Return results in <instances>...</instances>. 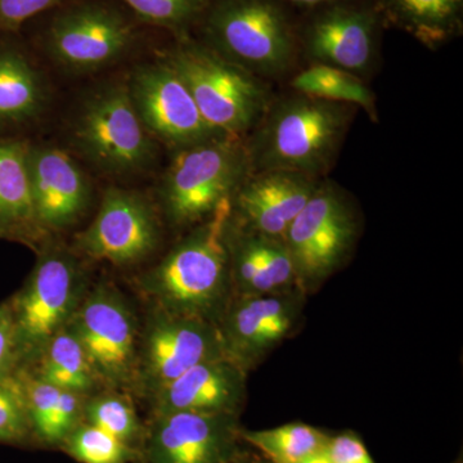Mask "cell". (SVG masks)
<instances>
[{
	"label": "cell",
	"instance_id": "13",
	"mask_svg": "<svg viewBox=\"0 0 463 463\" xmlns=\"http://www.w3.org/2000/svg\"><path fill=\"white\" fill-rule=\"evenodd\" d=\"M303 291L294 288L263 295H243L219 326L228 359L248 373L297 327Z\"/></svg>",
	"mask_w": 463,
	"mask_h": 463
},
{
	"label": "cell",
	"instance_id": "36",
	"mask_svg": "<svg viewBox=\"0 0 463 463\" xmlns=\"http://www.w3.org/2000/svg\"><path fill=\"white\" fill-rule=\"evenodd\" d=\"M291 2L301 3V5H319V3L331 2V0H291Z\"/></svg>",
	"mask_w": 463,
	"mask_h": 463
},
{
	"label": "cell",
	"instance_id": "21",
	"mask_svg": "<svg viewBox=\"0 0 463 463\" xmlns=\"http://www.w3.org/2000/svg\"><path fill=\"white\" fill-rule=\"evenodd\" d=\"M44 90L25 53L0 42V124L23 123L41 112Z\"/></svg>",
	"mask_w": 463,
	"mask_h": 463
},
{
	"label": "cell",
	"instance_id": "25",
	"mask_svg": "<svg viewBox=\"0 0 463 463\" xmlns=\"http://www.w3.org/2000/svg\"><path fill=\"white\" fill-rule=\"evenodd\" d=\"M407 29L426 43L444 41L455 25L461 0H392Z\"/></svg>",
	"mask_w": 463,
	"mask_h": 463
},
{
	"label": "cell",
	"instance_id": "18",
	"mask_svg": "<svg viewBox=\"0 0 463 463\" xmlns=\"http://www.w3.org/2000/svg\"><path fill=\"white\" fill-rule=\"evenodd\" d=\"M246 373L227 356L194 365L154 394L156 414L233 413L243 401Z\"/></svg>",
	"mask_w": 463,
	"mask_h": 463
},
{
	"label": "cell",
	"instance_id": "4",
	"mask_svg": "<svg viewBox=\"0 0 463 463\" xmlns=\"http://www.w3.org/2000/svg\"><path fill=\"white\" fill-rule=\"evenodd\" d=\"M250 169L248 148L234 137L179 149L161 188L167 218L178 227L206 221L232 199Z\"/></svg>",
	"mask_w": 463,
	"mask_h": 463
},
{
	"label": "cell",
	"instance_id": "3",
	"mask_svg": "<svg viewBox=\"0 0 463 463\" xmlns=\"http://www.w3.org/2000/svg\"><path fill=\"white\" fill-rule=\"evenodd\" d=\"M165 62L179 75L210 127L240 138L261 123L269 91L257 76L209 48L178 45Z\"/></svg>",
	"mask_w": 463,
	"mask_h": 463
},
{
	"label": "cell",
	"instance_id": "17",
	"mask_svg": "<svg viewBox=\"0 0 463 463\" xmlns=\"http://www.w3.org/2000/svg\"><path fill=\"white\" fill-rule=\"evenodd\" d=\"M234 434L232 413L157 414L146 452L147 463H228Z\"/></svg>",
	"mask_w": 463,
	"mask_h": 463
},
{
	"label": "cell",
	"instance_id": "26",
	"mask_svg": "<svg viewBox=\"0 0 463 463\" xmlns=\"http://www.w3.org/2000/svg\"><path fill=\"white\" fill-rule=\"evenodd\" d=\"M254 236L258 272L249 295L273 294L298 288L294 261L285 240L270 239L257 233Z\"/></svg>",
	"mask_w": 463,
	"mask_h": 463
},
{
	"label": "cell",
	"instance_id": "1",
	"mask_svg": "<svg viewBox=\"0 0 463 463\" xmlns=\"http://www.w3.org/2000/svg\"><path fill=\"white\" fill-rule=\"evenodd\" d=\"M231 218L232 199L225 200L201 227L145 274L142 288L157 309L213 321L230 288Z\"/></svg>",
	"mask_w": 463,
	"mask_h": 463
},
{
	"label": "cell",
	"instance_id": "10",
	"mask_svg": "<svg viewBox=\"0 0 463 463\" xmlns=\"http://www.w3.org/2000/svg\"><path fill=\"white\" fill-rule=\"evenodd\" d=\"M67 328L75 335L99 380L125 386L136 380L137 323L124 298L99 286L79 304Z\"/></svg>",
	"mask_w": 463,
	"mask_h": 463
},
{
	"label": "cell",
	"instance_id": "28",
	"mask_svg": "<svg viewBox=\"0 0 463 463\" xmlns=\"http://www.w3.org/2000/svg\"><path fill=\"white\" fill-rule=\"evenodd\" d=\"M134 16L149 25L181 30L209 7V0H121Z\"/></svg>",
	"mask_w": 463,
	"mask_h": 463
},
{
	"label": "cell",
	"instance_id": "9",
	"mask_svg": "<svg viewBox=\"0 0 463 463\" xmlns=\"http://www.w3.org/2000/svg\"><path fill=\"white\" fill-rule=\"evenodd\" d=\"M54 14L45 48L54 62L72 72H90L120 60L136 41V26L120 9L99 0H81Z\"/></svg>",
	"mask_w": 463,
	"mask_h": 463
},
{
	"label": "cell",
	"instance_id": "8",
	"mask_svg": "<svg viewBox=\"0 0 463 463\" xmlns=\"http://www.w3.org/2000/svg\"><path fill=\"white\" fill-rule=\"evenodd\" d=\"M354 210L339 188L321 182L285 234L301 291L321 285L354 248Z\"/></svg>",
	"mask_w": 463,
	"mask_h": 463
},
{
	"label": "cell",
	"instance_id": "11",
	"mask_svg": "<svg viewBox=\"0 0 463 463\" xmlns=\"http://www.w3.org/2000/svg\"><path fill=\"white\" fill-rule=\"evenodd\" d=\"M225 355L219 326L157 309L143 335L136 380L152 395L194 365Z\"/></svg>",
	"mask_w": 463,
	"mask_h": 463
},
{
	"label": "cell",
	"instance_id": "35",
	"mask_svg": "<svg viewBox=\"0 0 463 463\" xmlns=\"http://www.w3.org/2000/svg\"><path fill=\"white\" fill-rule=\"evenodd\" d=\"M298 463H332L330 457L327 456L326 450L323 449L321 452L316 453V455L307 457V458L303 459V461Z\"/></svg>",
	"mask_w": 463,
	"mask_h": 463
},
{
	"label": "cell",
	"instance_id": "15",
	"mask_svg": "<svg viewBox=\"0 0 463 463\" xmlns=\"http://www.w3.org/2000/svg\"><path fill=\"white\" fill-rule=\"evenodd\" d=\"M321 179L288 170H261L246 176L232 196L242 230L285 240L286 232L321 184Z\"/></svg>",
	"mask_w": 463,
	"mask_h": 463
},
{
	"label": "cell",
	"instance_id": "14",
	"mask_svg": "<svg viewBox=\"0 0 463 463\" xmlns=\"http://www.w3.org/2000/svg\"><path fill=\"white\" fill-rule=\"evenodd\" d=\"M156 216L136 192L111 188L90 227L79 234L78 249L94 260L116 265L138 263L158 242Z\"/></svg>",
	"mask_w": 463,
	"mask_h": 463
},
{
	"label": "cell",
	"instance_id": "24",
	"mask_svg": "<svg viewBox=\"0 0 463 463\" xmlns=\"http://www.w3.org/2000/svg\"><path fill=\"white\" fill-rule=\"evenodd\" d=\"M243 439L273 463H298L325 449L328 437L306 423H288L269 430L245 431Z\"/></svg>",
	"mask_w": 463,
	"mask_h": 463
},
{
	"label": "cell",
	"instance_id": "34",
	"mask_svg": "<svg viewBox=\"0 0 463 463\" xmlns=\"http://www.w3.org/2000/svg\"><path fill=\"white\" fill-rule=\"evenodd\" d=\"M325 450L332 463H374L364 441L352 432L328 439Z\"/></svg>",
	"mask_w": 463,
	"mask_h": 463
},
{
	"label": "cell",
	"instance_id": "32",
	"mask_svg": "<svg viewBox=\"0 0 463 463\" xmlns=\"http://www.w3.org/2000/svg\"><path fill=\"white\" fill-rule=\"evenodd\" d=\"M84 411L83 399L78 392L62 390L58 398L56 410L50 423L44 440L50 443L65 440L70 432L74 430L79 416Z\"/></svg>",
	"mask_w": 463,
	"mask_h": 463
},
{
	"label": "cell",
	"instance_id": "31",
	"mask_svg": "<svg viewBox=\"0 0 463 463\" xmlns=\"http://www.w3.org/2000/svg\"><path fill=\"white\" fill-rule=\"evenodd\" d=\"M66 0H0V33H14L32 18L57 8Z\"/></svg>",
	"mask_w": 463,
	"mask_h": 463
},
{
	"label": "cell",
	"instance_id": "16",
	"mask_svg": "<svg viewBox=\"0 0 463 463\" xmlns=\"http://www.w3.org/2000/svg\"><path fill=\"white\" fill-rule=\"evenodd\" d=\"M27 169L41 231L66 230L83 216L90 205V185L74 158L51 146H29Z\"/></svg>",
	"mask_w": 463,
	"mask_h": 463
},
{
	"label": "cell",
	"instance_id": "33",
	"mask_svg": "<svg viewBox=\"0 0 463 463\" xmlns=\"http://www.w3.org/2000/svg\"><path fill=\"white\" fill-rule=\"evenodd\" d=\"M20 373L16 332L9 303L0 304V383L16 379Z\"/></svg>",
	"mask_w": 463,
	"mask_h": 463
},
{
	"label": "cell",
	"instance_id": "12",
	"mask_svg": "<svg viewBox=\"0 0 463 463\" xmlns=\"http://www.w3.org/2000/svg\"><path fill=\"white\" fill-rule=\"evenodd\" d=\"M146 129L178 149L224 137L206 123L190 90L164 62L138 67L128 85Z\"/></svg>",
	"mask_w": 463,
	"mask_h": 463
},
{
	"label": "cell",
	"instance_id": "30",
	"mask_svg": "<svg viewBox=\"0 0 463 463\" xmlns=\"http://www.w3.org/2000/svg\"><path fill=\"white\" fill-rule=\"evenodd\" d=\"M32 428L23 388L17 377L0 383V441H20Z\"/></svg>",
	"mask_w": 463,
	"mask_h": 463
},
{
	"label": "cell",
	"instance_id": "29",
	"mask_svg": "<svg viewBox=\"0 0 463 463\" xmlns=\"http://www.w3.org/2000/svg\"><path fill=\"white\" fill-rule=\"evenodd\" d=\"M83 412L90 425L102 429L125 444L138 435V419L132 405L124 398L100 395L84 404Z\"/></svg>",
	"mask_w": 463,
	"mask_h": 463
},
{
	"label": "cell",
	"instance_id": "37",
	"mask_svg": "<svg viewBox=\"0 0 463 463\" xmlns=\"http://www.w3.org/2000/svg\"><path fill=\"white\" fill-rule=\"evenodd\" d=\"M245 463H259V462H254V461H251V462H245Z\"/></svg>",
	"mask_w": 463,
	"mask_h": 463
},
{
	"label": "cell",
	"instance_id": "2",
	"mask_svg": "<svg viewBox=\"0 0 463 463\" xmlns=\"http://www.w3.org/2000/svg\"><path fill=\"white\" fill-rule=\"evenodd\" d=\"M353 112L347 103L301 93L270 105L248 149L250 166L319 178L335 163Z\"/></svg>",
	"mask_w": 463,
	"mask_h": 463
},
{
	"label": "cell",
	"instance_id": "19",
	"mask_svg": "<svg viewBox=\"0 0 463 463\" xmlns=\"http://www.w3.org/2000/svg\"><path fill=\"white\" fill-rule=\"evenodd\" d=\"M307 51L316 63L364 72L373 60V20L361 12H330L310 29Z\"/></svg>",
	"mask_w": 463,
	"mask_h": 463
},
{
	"label": "cell",
	"instance_id": "22",
	"mask_svg": "<svg viewBox=\"0 0 463 463\" xmlns=\"http://www.w3.org/2000/svg\"><path fill=\"white\" fill-rule=\"evenodd\" d=\"M32 365H35V373H30L33 376L81 395L90 392L99 380L83 346L67 327L58 332Z\"/></svg>",
	"mask_w": 463,
	"mask_h": 463
},
{
	"label": "cell",
	"instance_id": "27",
	"mask_svg": "<svg viewBox=\"0 0 463 463\" xmlns=\"http://www.w3.org/2000/svg\"><path fill=\"white\" fill-rule=\"evenodd\" d=\"M66 439L70 455L83 463H127L132 456L128 444L90 423L74 429Z\"/></svg>",
	"mask_w": 463,
	"mask_h": 463
},
{
	"label": "cell",
	"instance_id": "7",
	"mask_svg": "<svg viewBox=\"0 0 463 463\" xmlns=\"http://www.w3.org/2000/svg\"><path fill=\"white\" fill-rule=\"evenodd\" d=\"M206 33L213 51L252 75H279L291 65L288 23L267 0H218L207 14Z\"/></svg>",
	"mask_w": 463,
	"mask_h": 463
},
{
	"label": "cell",
	"instance_id": "6",
	"mask_svg": "<svg viewBox=\"0 0 463 463\" xmlns=\"http://www.w3.org/2000/svg\"><path fill=\"white\" fill-rule=\"evenodd\" d=\"M72 139L94 166L116 175L142 172L156 156L128 85H108L90 94L76 116Z\"/></svg>",
	"mask_w": 463,
	"mask_h": 463
},
{
	"label": "cell",
	"instance_id": "20",
	"mask_svg": "<svg viewBox=\"0 0 463 463\" xmlns=\"http://www.w3.org/2000/svg\"><path fill=\"white\" fill-rule=\"evenodd\" d=\"M29 145L0 139V237H32L36 222L27 169Z\"/></svg>",
	"mask_w": 463,
	"mask_h": 463
},
{
	"label": "cell",
	"instance_id": "5",
	"mask_svg": "<svg viewBox=\"0 0 463 463\" xmlns=\"http://www.w3.org/2000/svg\"><path fill=\"white\" fill-rule=\"evenodd\" d=\"M83 298V272L74 255L61 249L45 251L23 289L9 301L20 371L29 368L58 332L65 330Z\"/></svg>",
	"mask_w": 463,
	"mask_h": 463
},
{
	"label": "cell",
	"instance_id": "23",
	"mask_svg": "<svg viewBox=\"0 0 463 463\" xmlns=\"http://www.w3.org/2000/svg\"><path fill=\"white\" fill-rule=\"evenodd\" d=\"M291 85L306 96L359 106L376 120L373 94L358 76L345 70L315 63L295 76Z\"/></svg>",
	"mask_w": 463,
	"mask_h": 463
}]
</instances>
